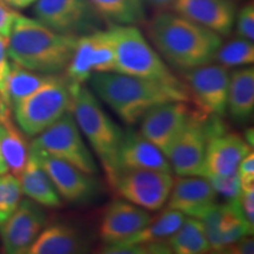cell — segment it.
Instances as JSON below:
<instances>
[{
  "label": "cell",
  "mask_w": 254,
  "mask_h": 254,
  "mask_svg": "<svg viewBox=\"0 0 254 254\" xmlns=\"http://www.w3.org/2000/svg\"><path fill=\"white\" fill-rule=\"evenodd\" d=\"M31 147L62 159L87 174L94 176L98 172L97 163L82 139L71 111L38 134Z\"/></svg>",
  "instance_id": "8"
},
{
  "label": "cell",
  "mask_w": 254,
  "mask_h": 254,
  "mask_svg": "<svg viewBox=\"0 0 254 254\" xmlns=\"http://www.w3.org/2000/svg\"><path fill=\"white\" fill-rule=\"evenodd\" d=\"M21 190L19 178L12 173L0 176V225L15 211L21 201Z\"/></svg>",
  "instance_id": "32"
},
{
  "label": "cell",
  "mask_w": 254,
  "mask_h": 254,
  "mask_svg": "<svg viewBox=\"0 0 254 254\" xmlns=\"http://www.w3.org/2000/svg\"><path fill=\"white\" fill-rule=\"evenodd\" d=\"M55 74H45L36 71H31L17 64H11L7 80V95L11 109L13 105L21 101L28 95L34 93L38 88L46 84Z\"/></svg>",
  "instance_id": "27"
},
{
  "label": "cell",
  "mask_w": 254,
  "mask_h": 254,
  "mask_svg": "<svg viewBox=\"0 0 254 254\" xmlns=\"http://www.w3.org/2000/svg\"><path fill=\"white\" fill-rule=\"evenodd\" d=\"M72 104L71 112L78 124L81 134L87 138L100 159L107 178L114 176L118 163V154L122 147L125 132L97 100V95L84 84L71 82Z\"/></svg>",
  "instance_id": "4"
},
{
  "label": "cell",
  "mask_w": 254,
  "mask_h": 254,
  "mask_svg": "<svg viewBox=\"0 0 254 254\" xmlns=\"http://www.w3.org/2000/svg\"><path fill=\"white\" fill-rule=\"evenodd\" d=\"M186 215L174 209L167 208L161 212L154 220H151L146 226L136 232L127 239L120 241V244H128V245H141V244L159 243V241H167L178 228L182 226ZM117 244V243H116Z\"/></svg>",
  "instance_id": "25"
},
{
  "label": "cell",
  "mask_w": 254,
  "mask_h": 254,
  "mask_svg": "<svg viewBox=\"0 0 254 254\" xmlns=\"http://www.w3.org/2000/svg\"><path fill=\"white\" fill-rule=\"evenodd\" d=\"M222 132H226L222 118L193 109L183 131L165 154L173 173L178 177H201L207 142Z\"/></svg>",
  "instance_id": "7"
},
{
  "label": "cell",
  "mask_w": 254,
  "mask_h": 254,
  "mask_svg": "<svg viewBox=\"0 0 254 254\" xmlns=\"http://www.w3.org/2000/svg\"><path fill=\"white\" fill-rule=\"evenodd\" d=\"M18 14L2 0H0V36L8 38Z\"/></svg>",
  "instance_id": "38"
},
{
  "label": "cell",
  "mask_w": 254,
  "mask_h": 254,
  "mask_svg": "<svg viewBox=\"0 0 254 254\" xmlns=\"http://www.w3.org/2000/svg\"><path fill=\"white\" fill-rule=\"evenodd\" d=\"M7 53V38L0 36V101L11 106L7 95V80L11 64Z\"/></svg>",
  "instance_id": "34"
},
{
  "label": "cell",
  "mask_w": 254,
  "mask_h": 254,
  "mask_svg": "<svg viewBox=\"0 0 254 254\" xmlns=\"http://www.w3.org/2000/svg\"><path fill=\"white\" fill-rule=\"evenodd\" d=\"M254 110V69L239 68L230 74L227 112L239 123L247 122Z\"/></svg>",
  "instance_id": "24"
},
{
  "label": "cell",
  "mask_w": 254,
  "mask_h": 254,
  "mask_svg": "<svg viewBox=\"0 0 254 254\" xmlns=\"http://www.w3.org/2000/svg\"><path fill=\"white\" fill-rule=\"evenodd\" d=\"M104 20L112 25H133L144 19L142 2L136 0H90Z\"/></svg>",
  "instance_id": "28"
},
{
  "label": "cell",
  "mask_w": 254,
  "mask_h": 254,
  "mask_svg": "<svg viewBox=\"0 0 254 254\" xmlns=\"http://www.w3.org/2000/svg\"><path fill=\"white\" fill-rule=\"evenodd\" d=\"M71 81L55 74L46 84L12 106L19 128L28 136H37L71 111Z\"/></svg>",
  "instance_id": "6"
},
{
  "label": "cell",
  "mask_w": 254,
  "mask_h": 254,
  "mask_svg": "<svg viewBox=\"0 0 254 254\" xmlns=\"http://www.w3.org/2000/svg\"><path fill=\"white\" fill-rule=\"evenodd\" d=\"M136 1H139V2H141V1H142V0H136Z\"/></svg>",
  "instance_id": "43"
},
{
  "label": "cell",
  "mask_w": 254,
  "mask_h": 254,
  "mask_svg": "<svg viewBox=\"0 0 254 254\" xmlns=\"http://www.w3.org/2000/svg\"><path fill=\"white\" fill-rule=\"evenodd\" d=\"M79 37L51 30L37 19L18 14L7 38V53L14 64L45 74L65 72Z\"/></svg>",
  "instance_id": "3"
},
{
  "label": "cell",
  "mask_w": 254,
  "mask_h": 254,
  "mask_svg": "<svg viewBox=\"0 0 254 254\" xmlns=\"http://www.w3.org/2000/svg\"><path fill=\"white\" fill-rule=\"evenodd\" d=\"M214 60L224 67H236V66L250 65L254 62L253 41L244 38L228 41L227 44L219 47L214 56Z\"/></svg>",
  "instance_id": "30"
},
{
  "label": "cell",
  "mask_w": 254,
  "mask_h": 254,
  "mask_svg": "<svg viewBox=\"0 0 254 254\" xmlns=\"http://www.w3.org/2000/svg\"><path fill=\"white\" fill-rule=\"evenodd\" d=\"M251 152L250 144L237 133L222 132L207 142L201 177L236 174L244 158Z\"/></svg>",
  "instance_id": "19"
},
{
  "label": "cell",
  "mask_w": 254,
  "mask_h": 254,
  "mask_svg": "<svg viewBox=\"0 0 254 254\" xmlns=\"http://www.w3.org/2000/svg\"><path fill=\"white\" fill-rule=\"evenodd\" d=\"M237 17V32L240 38L253 41L254 39V6L249 4L240 9Z\"/></svg>",
  "instance_id": "35"
},
{
  "label": "cell",
  "mask_w": 254,
  "mask_h": 254,
  "mask_svg": "<svg viewBox=\"0 0 254 254\" xmlns=\"http://www.w3.org/2000/svg\"><path fill=\"white\" fill-rule=\"evenodd\" d=\"M33 13L51 30L75 37L101 30L104 21L90 0H37Z\"/></svg>",
  "instance_id": "9"
},
{
  "label": "cell",
  "mask_w": 254,
  "mask_h": 254,
  "mask_svg": "<svg viewBox=\"0 0 254 254\" xmlns=\"http://www.w3.org/2000/svg\"><path fill=\"white\" fill-rule=\"evenodd\" d=\"M205 178L211 183L215 192L227 198L228 201L236 199L240 194L241 187L238 173L231 176H208Z\"/></svg>",
  "instance_id": "33"
},
{
  "label": "cell",
  "mask_w": 254,
  "mask_h": 254,
  "mask_svg": "<svg viewBox=\"0 0 254 254\" xmlns=\"http://www.w3.org/2000/svg\"><path fill=\"white\" fill-rule=\"evenodd\" d=\"M168 245L177 254H202L211 251L202 221L186 217L178 231L168 239Z\"/></svg>",
  "instance_id": "26"
},
{
  "label": "cell",
  "mask_w": 254,
  "mask_h": 254,
  "mask_svg": "<svg viewBox=\"0 0 254 254\" xmlns=\"http://www.w3.org/2000/svg\"><path fill=\"white\" fill-rule=\"evenodd\" d=\"M190 101L202 113L224 118L227 113L230 73L221 65L211 63L185 72Z\"/></svg>",
  "instance_id": "11"
},
{
  "label": "cell",
  "mask_w": 254,
  "mask_h": 254,
  "mask_svg": "<svg viewBox=\"0 0 254 254\" xmlns=\"http://www.w3.org/2000/svg\"><path fill=\"white\" fill-rule=\"evenodd\" d=\"M19 182L23 194L43 207L57 208L63 205L62 198L55 185L31 150L28 151L26 166L19 177Z\"/></svg>",
  "instance_id": "23"
},
{
  "label": "cell",
  "mask_w": 254,
  "mask_h": 254,
  "mask_svg": "<svg viewBox=\"0 0 254 254\" xmlns=\"http://www.w3.org/2000/svg\"><path fill=\"white\" fill-rule=\"evenodd\" d=\"M119 170H151L173 174L166 155L145 139L140 132L134 131L127 132L124 135L117 163V171Z\"/></svg>",
  "instance_id": "20"
},
{
  "label": "cell",
  "mask_w": 254,
  "mask_h": 254,
  "mask_svg": "<svg viewBox=\"0 0 254 254\" xmlns=\"http://www.w3.org/2000/svg\"><path fill=\"white\" fill-rule=\"evenodd\" d=\"M200 220L204 224L211 250L218 252H224L243 237L253 234L238 208L236 199L226 205L215 204Z\"/></svg>",
  "instance_id": "15"
},
{
  "label": "cell",
  "mask_w": 254,
  "mask_h": 254,
  "mask_svg": "<svg viewBox=\"0 0 254 254\" xmlns=\"http://www.w3.org/2000/svg\"><path fill=\"white\" fill-rule=\"evenodd\" d=\"M110 184L127 201L147 209L159 211L167 202L174 185L172 173L151 170H119Z\"/></svg>",
  "instance_id": "10"
},
{
  "label": "cell",
  "mask_w": 254,
  "mask_h": 254,
  "mask_svg": "<svg viewBox=\"0 0 254 254\" xmlns=\"http://www.w3.org/2000/svg\"><path fill=\"white\" fill-rule=\"evenodd\" d=\"M92 53L93 36L92 33L79 37L71 62L65 69V77L73 84H85L92 75Z\"/></svg>",
  "instance_id": "29"
},
{
  "label": "cell",
  "mask_w": 254,
  "mask_h": 254,
  "mask_svg": "<svg viewBox=\"0 0 254 254\" xmlns=\"http://www.w3.org/2000/svg\"><path fill=\"white\" fill-rule=\"evenodd\" d=\"M109 31L116 53V71L132 77L161 81L171 86L186 88L168 67L161 56L133 25H111Z\"/></svg>",
  "instance_id": "5"
},
{
  "label": "cell",
  "mask_w": 254,
  "mask_h": 254,
  "mask_svg": "<svg viewBox=\"0 0 254 254\" xmlns=\"http://www.w3.org/2000/svg\"><path fill=\"white\" fill-rule=\"evenodd\" d=\"M92 240L80 228L58 222L44 227L30 246L28 254H79L91 250Z\"/></svg>",
  "instance_id": "21"
},
{
  "label": "cell",
  "mask_w": 254,
  "mask_h": 254,
  "mask_svg": "<svg viewBox=\"0 0 254 254\" xmlns=\"http://www.w3.org/2000/svg\"><path fill=\"white\" fill-rule=\"evenodd\" d=\"M254 241L250 236L243 237L227 247L224 252L233 254H252L254 252Z\"/></svg>",
  "instance_id": "39"
},
{
  "label": "cell",
  "mask_w": 254,
  "mask_h": 254,
  "mask_svg": "<svg viewBox=\"0 0 254 254\" xmlns=\"http://www.w3.org/2000/svg\"><path fill=\"white\" fill-rule=\"evenodd\" d=\"M0 150L8 167V172L20 177L26 166L30 147L20 128L12 120L11 106L0 101Z\"/></svg>",
  "instance_id": "22"
},
{
  "label": "cell",
  "mask_w": 254,
  "mask_h": 254,
  "mask_svg": "<svg viewBox=\"0 0 254 254\" xmlns=\"http://www.w3.org/2000/svg\"><path fill=\"white\" fill-rule=\"evenodd\" d=\"M192 110L186 101H170L155 106L141 118L140 134L166 154L186 125Z\"/></svg>",
  "instance_id": "14"
},
{
  "label": "cell",
  "mask_w": 254,
  "mask_h": 254,
  "mask_svg": "<svg viewBox=\"0 0 254 254\" xmlns=\"http://www.w3.org/2000/svg\"><path fill=\"white\" fill-rule=\"evenodd\" d=\"M92 53V72L107 73L116 71V53L109 31H95Z\"/></svg>",
  "instance_id": "31"
},
{
  "label": "cell",
  "mask_w": 254,
  "mask_h": 254,
  "mask_svg": "<svg viewBox=\"0 0 254 254\" xmlns=\"http://www.w3.org/2000/svg\"><path fill=\"white\" fill-rule=\"evenodd\" d=\"M148 36L161 58L184 72L213 62L222 44L218 33L170 12L151 19Z\"/></svg>",
  "instance_id": "1"
},
{
  "label": "cell",
  "mask_w": 254,
  "mask_h": 254,
  "mask_svg": "<svg viewBox=\"0 0 254 254\" xmlns=\"http://www.w3.org/2000/svg\"><path fill=\"white\" fill-rule=\"evenodd\" d=\"M6 5L13 8H25L28 6L34 4L37 0H2Z\"/></svg>",
  "instance_id": "40"
},
{
  "label": "cell",
  "mask_w": 254,
  "mask_h": 254,
  "mask_svg": "<svg viewBox=\"0 0 254 254\" xmlns=\"http://www.w3.org/2000/svg\"><path fill=\"white\" fill-rule=\"evenodd\" d=\"M148 2H151V4L153 5H157V6H167L170 4H172L173 0H147Z\"/></svg>",
  "instance_id": "42"
},
{
  "label": "cell",
  "mask_w": 254,
  "mask_h": 254,
  "mask_svg": "<svg viewBox=\"0 0 254 254\" xmlns=\"http://www.w3.org/2000/svg\"><path fill=\"white\" fill-rule=\"evenodd\" d=\"M88 80L92 92L128 125L139 123L148 111L161 104L190 101L186 88L151 79L107 72L94 73Z\"/></svg>",
  "instance_id": "2"
},
{
  "label": "cell",
  "mask_w": 254,
  "mask_h": 254,
  "mask_svg": "<svg viewBox=\"0 0 254 254\" xmlns=\"http://www.w3.org/2000/svg\"><path fill=\"white\" fill-rule=\"evenodd\" d=\"M237 173L239 177L241 190H254V155L252 151L241 160Z\"/></svg>",
  "instance_id": "36"
},
{
  "label": "cell",
  "mask_w": 254,
  "mask_h": 254,
  "mask_svg": "<svg viewBox=\"0 0 254 254\" xmlns=\"http://www.w3.org/2000/svg\"><path fill=\"white\" fill-rule=\"evenodd\" d=\"M59 195L69 202H87L99 193V182L93 174H87L73 165L45 152L31 147Z\"/></svg>",
  "instance_id": "12"
},
{
  "label": "cell",
  "mask_w": 254,
  "mask_h": 254,
  "mask_svg": "<svg viewBox=\"0 0 254 254\" xmlns=\"http://www.w3.org/2000/svg\"><path fill=\"white\" fill-rule=\"evenodd\" d=\"M213 186L205 177H179L167 199V208L174 209L186 217L201 219L217 204Z\"/></svg>",
  "instance_id": "18"
},
{
  "label": "cell",
  "mask_w": 254,
  "mask_h": 254,
  "mask_svg": "<svg viewBox=\"0 0 254 254\" xmlns=\"http://www.w3.org/2000/svg\"><path fill=\"white\" fill-rule=\"evenodd\" d=\"M236 202L241 215L245 219L251 230L254 228V190H243L236 198Z\"/></svg>",
  "instance_id": "37"
},
{
  "label": "cell",
  "mask_w": 254,
  "mask_h": 254,
  "mask_svg": "<svg viewBox=\"0 0 254 254\" xmlns=\"http://www.w3.org/2000/svg\"><path fill=\"white\" fill-rule=\"evenodd\" d=\"M47 224V214L43 206L31 199L19 202L15 211L0 225L4 252L25 254Z\"/></svg>",
  "instance_id": "13"
},
{
  "label": "cell",
  "mask_w": 254,
  "mask_h": 254,
  "mask_svg": "<svg viewBox=\"0 0 254 254\" xmlns=\"http://www.w3.org/2000/svg\"><path fill=\"white\" fill-rule=\"evenodd\" d=\"M177 14L227 37L236 23L237 9L232 0H173Z\"/></svg>",
  "instance_id": "16"
},
{
  "label": "cell",
  "mask_w": 254,
  "mask_h": 254,
  "mask_svg": "<svg viewBox=\"0 0 254 254\" xmlns=\"http://www.w3.org/2000/svg\"><path fill=\"white\" fill-rule=\"evenodd\" d=\"M0 131H1V126H0ZM5 173H8V167L5 163L4 157H2L1 150H0V176H2V174Z\"/></svg>",
  "instance_id": "41"
},
{
  "label": "cell",
  "mask_w": 254,
  "mask_h": 254,
  "mask_svg": "<svg viewBox=\"0 0 254 254\" xmlns=\"http://www.w3.org/2000/svg\"><path fill=\"white\" fill-rule=\"evenodd\" d=\"M152 220L147 209L125 199H116L105 209L99 236L106 245L127 239L142 230Z\"/></svg>",
  "instance_id": "17"
}]
</instances>
